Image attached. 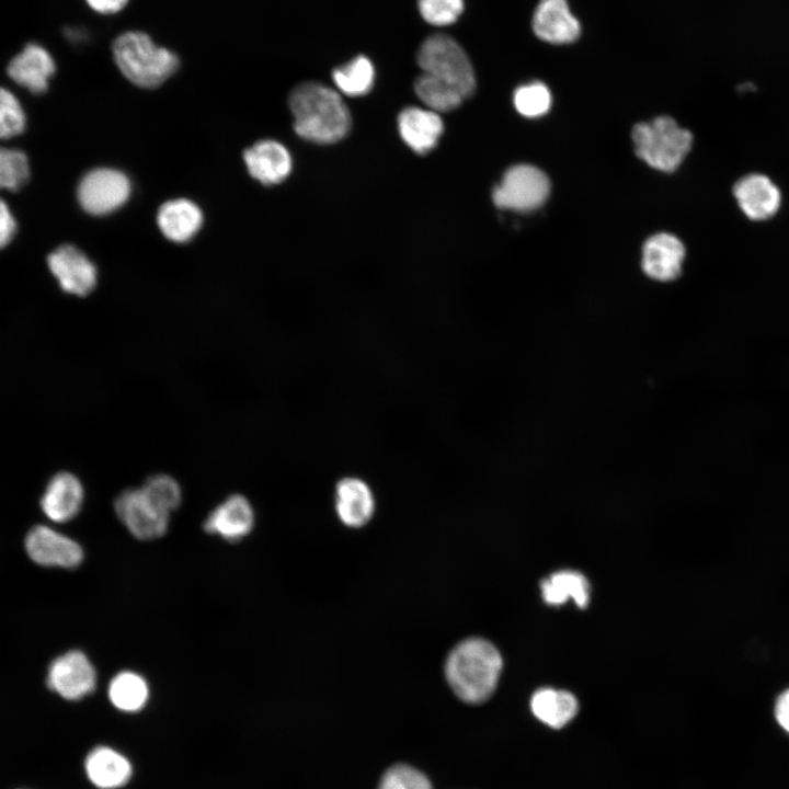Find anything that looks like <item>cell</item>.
<instances>
[{
    "label": "cell",
    "instance_id": "cell-2",
    "mask_svg": "<svg viewBox=\"0 0 789 789\" xmlns=\"http://www.w3.org/2000/svg\"><path fill=\"white\" fill-rule=\"evenodd\" d=\"M502 667V656L490 641L469 638L458 643L448 654L445 675L459 699L476 705L492 696Z\"/></svg>",
    "mask_w": 789,
    "mask_h": 789
},
{
    "label": "cell",
    "instance_id": "cell-1",
    "mask_svg": "<svg viewBox=\"0 0 789 789\" xmlns=\"http://www.w3.org/2000/svg\"><path fill=\"white\" fill-rule=\"evenodd\" d=\"M294 129L301 138L317 144H333L350 130V112L333 89L308 81L295 87L289 94Z\"/></svg>",
    "mask_w": 789,
    "mask_h": 789
},
{
    "label": "cell",
    "instance_id": "cell-6",
    "mask_svg": "<svg viewBox=\"0 0 789 789\" xmlns=\"http://www.w3.org/2000/svg\"><path fill=\"white\" fill-rule=\"evenodd\" d=\"M549 192V179L541 170L529 164H517L504 173L493 188L492 199L502 209L529 211L541 206Z\"/></svg>",
    "mask_w": 789,
    "mask_h": 789
},
{
    "label": "cell",
    "instance_id": "cell-18",
    "mask_svg": "<svg viewBox=\"0 0 789 789\" xmlns=\"http://www.w3.org/2000/svg\"><path fill=\"white\" fill-rule=\"evenodd\" d=\"M243 160L251 176L265 185L281 183L291 170L288 150L272 139L260 140L245 149Z\"/></svg>",
    "mask_w": 789,
    "mask_h": 789
},
{
    "label": "cell",
    "instance_id": "cell-31",
    "mask_svg": "<svg viewBox=\"0 0 789 789\" xmlns=\"http://www.w3.org/2000/svg\"><path fill=\"white\" fill-rule=\"evenodd\" d=\"M145 492L169 513L179 507L182 492L179 483L168 474H153L141 487Z\"/></svg>",
    "mask_w": 789,
    "mask_h": 789
},
{
    "label": "cell",
    "instance_id": "cell-9",
    "mask_svg": "<svg viewBox=\"0 0 789 789\" xmlns=\"http://www.w3.org/2000/svg\"><path fill=\"white\" fill-rule=\"evenodd\" d=\"M45 262L48 272L64 293L85 297L94 290L98 270L78 247L70 243L59 244L47 253Z\"/></svg>",
    "mask_w": 789,
    "mask_h": 789
},
{
    "label": "cell",
    "instance_id": "cell-29",
    "mask_svg": "<svg viewBox=\"0 0 789 789\" xmlns=\"http://www.w3.org/2000/svg\"><path fill=\"white\" fill-rule=\"evenodd\" d=\"M27 112L19 98L0 85V141L20 138L27 129Z\"/></svg>",
    "mask_w": 789,
    "mask_h": 789
},
{
    "label": "cell",
    "instance_id": "cell-8",
    "mask_svg": "<svg viewBox=\"0 0 789 789\" xmlns=\"http://www.w3.org/2000/svg\"><path fill=\"white\" fill-rule=\"evenodd\" d=\"M119 521L138 539L150 540L164 535L170 513L156 503L142 488L121 492L114 501Z\"/></svg>",
    "mask_w": 789,
    "mask_h": 789
},
{
    "label": "cell",
    "instance_id": "cell-5",
    "mask_svg": "<svg viewBox=\"0 0 789 789\" xmlns=\"http://www.w3.org/2000/svg\"><path fill=\"white\" fill-rule=\"evenodd\" d=\"M416 61L424 73L455 87L466 98L476 88L471 62L461 46L444 34L428 36L421 45Z\"/></svg>",
    "mask_w": 789,
    "mask_h": 789
},
{
    "label": "cell",
    "instance_id": "cell-36",
    "mask_svg": "<svg viewBox=\"0 0 789 789\" xmlns=\"http://www.w3.org/2000/svg\"><path fill=\"white\" fill-rule=\"evenodd\" d=\"M775 717L781 728L789 733V689L778 697L775 705Z\"/></svg>",
    "mask_w": 789,
    "mask_h": 789
},
{
    "label": "cell",
    "instance_id": "cell-10",
    "mask_svg": "<svg viewBox=\"0 0 789 789\" xmlns=\"http://www.w3.org/2000/svg\"><path fill=\"white\" fill-rule=\"evenodd\" d=\"M95 684V670L81 651H69L49 665L47 685L65 699H81L94 690Z\"/></svg>",
    "mask_w": 789,
    "mask_h": 789
},
{
    "label": "cell",
    "instance_id": "cell-16",
    "mask_svg": "<svg viewBox=\"0 0 789 789\" xmlns=\"http://www.w3.org/2000/svg\"><path fill=\"white\" fill-rule=\"evenodd\" d=\"M254 512L243 495L233 494L215 507L203 527L210 535H218L228 541L245 537L253 528Z\"/></svg>",
    "mask_w": 789,
    "mask_h": 789
},
{
    "label": "cell",
    "instance_id": "cell-21",
    "mask_svg": "<svg viewBox=\"0 0 789 789\" xmlns=\"http://www.w3.org/2000/svg\"><path fill=\"white\" fill-rule=\"evenodd\" d=\"M157 222L165 238L183 243L198 232L203 224V214L195 203L178 198L165 202L160 207Z\"/></svg>",
    "mask_w": 789,
    "mask_h": 789
},
{
    "label": "cell",
    "instance_id": "cell-25",
    "mask_svg": "<svg viewBox=\"0 0 789 789\" xmlns=\"http://www.w3.org/2000/svg\"><path fill=\"white\" fill-rule=\"evenodd\" d=\"M147 682L137 673L125 671L116 674L108 686L111 702L119 710H140L148 700Z\"/></svg>",
    "mask_w": 789,
    "mask_h": 789
},
{
    "label": "cell",
    "instance_id": "cell-23",
    "mask_svg": "<svg viewBox=\"0 0 789 789\" xmlns=\"http://www.w3.org/2000/svg\"><path fill=\"white\" fill-rule=\"evenodd\" d=\"M530 709L539 721L550 728L560 729L576 716L579 704L570 691L541 688L533 694Z\"/></svg>",
    "mask_w": 789,
    "mask_h": 789
},
{
    "label": "cell",
    "instance_id": "cell-3",
    "mask_svg": "<svg viewBox=\"0 0 789 789\" xmlns=\"http://www.w3.org/2000/svg\"><path fill=\"white\" fill-rule=\"evenodd\" d=\"M114 61L132 83L145 89L162 84L179 68L180 60L172 50L158 46L140 31H127L112 44Z\"/></svg>",
    "mask_w": 789,
    "mask_h": 789
},
{
    "label": "cell",
    "instance_id": "cell-34",
    "mask_svg": "<svg viewBox=\"0 0 789 789\" xmlns=\"http://www.w3.org/2000/svg\"><path fill=\"white\" fill-rule=\"evenodd\" d=\"M19 231V220L10 203L0 196V252L14 242Z\"/></svg>",
    "mask_w": 789,
    "mask_h": 789
},
{
    "label": "cell",
    "instance_id": "cell-33",
    "mask_svg": "<svg viewBox=\"0 0 789 789\" xmlns=\"http://www.w3.org/2000/svg\"><path fill=\"white\" fill-rule=\"evenodd\" d=\"M464 10V0H419V11L430 24L445 26L457 21Z\"/></svg>",
    "mask_w": 789,
    "mask_h": 789
},
{
    "label": "cell",
    "instance_id": "cell-17",
    "mask_svg": "<svg viewBox=\"0 0 789 789\" xmlns=\"http://www.w3.org/2000/svg\"><path fill=\"white\" fill-rule=\"evenodd\" d=\"M684 244L675 236L658 233L650 237L642 249V268L656 281L675 279L682 272Z\"/></svg>",
    "mask_w": 789,
    "mask_h": 789
},
{
    "label": "cell",
    "instance_id": "cell-7",
    "mask_svg": "<svg viewBox=\"0 0 789 789\" xmlns=\"http://www.w3.org/2000/svg\"><path fill=\"white\" fill-rule=\"evenodd\" d=\"M130 191V182L122 171L95 168L80 179L77 198L85 213L103 216L122 207L129 198Z\"/></svg>",
    "mask_w": 789,
    "mask_h": 789
},
{
    "label": "cell",
    "instance_id": "cell-13",
    "mask_svg": "<svg viewBox=\"0 0 789 789\" xmlns=\"http://www.w3.org/2000/svg\"><path fill=\"white\" fill-rule=\"evenodd\" d=\"M531 27L538 38L550 44H570L581 33L580 22L567 0H540L534 11Z\"/></svg>",
    "mask_w": 789,
    "mask_h": 789
},
{
    "label": "cell",
    "instance_id": "cell-27",
    "mask_svg": "<svg viewBox=\"0 0 789 789\" xmlns=\"http://www.w3.org/2000/svg\"><path fill=\"white\" fill-rule=\"evenodd\" d=\"M414 90L419 99L436 113L455 110L465 100L455 87L424 72L416 78Z\"/></svg>",
    "mask_w": 789,
    "mask_h": 789
},
{
    "label": "cell",
    "instance_id": "cell-4",
    "mask_svg": "<svg viewBox=\"0 0 789 789\" xmlns=\"http://www.w3.org/2000/svg\"><path fill=\"white\" fill-rule=\"evenodd\" d=\"M637 156L650 167L672 172L678 168L691 147L693 136L668 116H660L632 129Z\"/></svg>",
    "mask_w": 789,
    "mask_h": 789
},
{
    "label": "cell",
    "instance_id": "cell-22",
    "mask_svg": "<svg viewBox=\"0 0 789 789\" xmlns=\"http://www.w3.org/2000/svg\"><path fill=\"white\" fill-rule=\"evenodd\" d=\"M85 771L93 785L102 789L123 786L132 775L129 762L116 751L99 746L85 759Z\"/></svg>",
    "mask_w": 789,
    "mask_h": 789
},
{
    "label": "cell",
    "instance_id": "cell-26",
    "mask_svg": "<svg viewBox=\"0 0 789 789\" xmlns=\"http://www.w3.org/2000/svg\"><path fill=\"white\" fill-rule=\"evenodd\" d=\"M32 165L28 155L18 147L0 145V192H21L30 183Z\"/></svg>",
    "mask_w": 789,
    "mask_h": 789
},
{
    "label": "cell",
    "instance_id": "cell-32",
    "mask_svg": "<svg viewBox=\"0 0 789 789\" xmlns=\"http://www.w3.org/2000/svg\"><path fill=\"white\" fill-rule=\"evenodd\" d=\"M378 789H433V787L422 771L407 764H397L385 771Z\"/></svg>",
    "mask_w": 789,
    "mask_h": 789
},
{
    "label": "cell",
    "instance_id": "cell-35",
    "mask_svg": "<svg viewBox=\"0 0 789 789\" xmlns=\"http://www.w3.org/2000/svg\"><path fill=\"white\" fill-rule=\"evenodd\" d=\"M85 2L100 14H113L123 10L128 0H85Z\"/></svg>",
    "mask_w": 789,
    "mask_h": 789
},
{
    "label": "cell",
    "instance_id": "cell-12",
    "mask_svg": "<svg viewBox=\"0 0 789 789\" xmlns=\"http://www.w3.org/2000/svg\"><path fill=\"white\" fill-rule=\"evenodd\" d=\"M25 548L34 562L45 567L75 568L83 559L78 542L43 525L28 531Z\"/></svg>",
    "mask_w": 789,
    "mask_h": 789
},
{
    "label": "cell",
    "instance_id": "cell-11",
    "mask_svg": "<svg viewBox=\"0 0 789 789\" xmlns=\"http://www.w3.org/2000/svg\"><path fill=\"white\" fill-rule=\"evenodd\" d=\"M56 72L50 53L39 44L28 43L8 64L7 75L19 87L33 95H42L49 89Z\"/></svg>",
    "mask_w": 789,
    "mask_h": 789
},
{
    "label": "cell",
    "instance_id": "cell-30",
    "mask_svg": "<svg viewBox=\"0 0 789 789\" xmlns=\"http://www.w3.org/2000/svg\"><path fill=\"white\" fill-rule=\"evenodd\" d=\"M513 102L519 114L538 117L549 111L551 93L545 83L534 81L518 87L514 92Z\"/></svg>",
    "mask_w": 789,
    "mask_h": 789
},
{
    "label": "cell",
    "instance_id": "cell-14",
    "mask_svg": "<svg viewBox=\"0 0 789 789\" xmlns=\"http://www.w3.org/2000/svg\"><path fill=\"white\" fill-rule=\"evenodd\" d=\"M734 197L752 220H765L774 216L781 203V194L766 175L752 173L741 178L733 187Z\"/></svg>",
    "mask_w": 789,
    "mask_h": 789
},
{
    "label": "cell",
    "instance_id": "cell-15",
    "mask_svg": "<svg viewBox=\"0 0 789 789\" xmlns=\"http://www.w3.org/2000/svg\"><path fill=\"white\" fill-rule=\"evenodd\" d=\"M84 490L80 480L71 472L61 471L48 481L41 507L53 522L64 523L72 519L80 511Z\"/></svg>",
    "mask_w": 789,
    "mask_h": 789
},
{
    "label": "cell",
    "instance_id": "cell-19",
    "mask_svg": "<svg viewBox=\"0 0 789 789\" xmlns=\"http://www.w3.org/2000/svg\"><path fill=\"white\" fill-rule=\"evenodd\" d=\"M335 511L348 527H362L375 511V498L369 485L359 478L346 477L335 487Z\"/></svg>",
    "mask_w": 789,
    "mask_h": 789
},
{
    "label": "cell",
    "instance_id": "cell-20",
    "mask_svg": "<svg viewBox=\"0 0 789 789\" xmlns=\"http://www.w3.org/2000/svg\"><path fill=\"white\" fill-rule=\"evenodd\" d=\"M398 127L403 141L423 155L436 146L443 133V121L430 108L407 107L399 114Z\"/></svg>",
    "mask_w": 789,
    "mask_h": 789
},
{
    "label": "cell",
    "instance_id": "cell-24",
    "mask_svg": "<svg viewBox=\"0 0 789 789\" xmlns=\"http://www.w3.org/2000/svg\"><path fill=\"white\" fill-rule=\"evenodd\" d=\"M540 588L544 601L550 605L563 604L569 598H572L581 608L588 604V582L583 574L576 571H558L544 580Z\"/></svg>",
    "mask_w": 789,
    "mask_h": 789
},
{
    "label": "cell",
    "instance_id": "cell-28",
    "mask_svg": "<svg viewBox=\"0 0 789 789\" xmlns=\"http://www.w3.org/2000/svg\"><path fill=\"white\" fill-rule=\"evenodd\" d=\"M333 81L338 89L350 96L366 94L374 83V67L365 56H357L348 64L336 68L333 73Z\"/></svg>",
    "mask_w": 789,
    "mask_h": 789
}]
</instances>
